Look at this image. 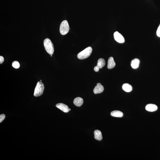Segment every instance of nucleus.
<instances>
[{
    "instance_id": "obj_1",
    "label": "nucleus",
    "mask_w": 160,
    "mask_h": 160,
    "mask_svg": "<svg viewBox=\"0 0 160 160\" xmlns=\"http://www.w3.org/2000/svg\"><path fill=\"white\" fill-rule=\"evenodd\" d=\"M44 45L47 52L49 54L52 55L54 52V48L53 43L48 38L44 40Z\"/></svg>"
},
{
    "instance_id": "obj_2",
    "label": "nucleus",
    "mask_w": 160,
    "mask_h": 160,
    "mask_svg": "<svg viewBox=\"0 0 160 160\" xmlns=\"http://www.w3.org/2000/svg\"><path fill=\"white\" fill-rule=\"evenodd\" d=\"M92 51V48L91 47L86 48L78 55V59L82 60L88 58L90 56Z\"/></svg>"
},
{
    "instance_id": "obj_3",
    "label": "nucleus",
    "mask_w": 160,
    "mask_h": 160,
    "mask_svg": "<svg viewBox=\"0 0 160 160\" xmlns=\"http://www.w3.org/2000/svg\"><path fill=\"white\" fill-rule=\"evenodd\" d=\"M44 90L43 84L41 82H38L35 89L34 95L35 97L40 96L43 93Z\"/></svg>"
},
{
    "instance_id": "obj_4",
    "label": "nucleus",
    "mask_w": 160,
    "mask_h": 160,
    "mask_svg": "<svg viewBox=\"0 0 160 160\" xmlns=\"http://www.w3.org/2000/svg\"><path fill=\"white\" fill-rule=\"evenodd\" d=\"M69 29V25L67 21L65 20L62 22L60 27V31L61 35H66L68 33Z\"/></svg>"
},
{
    "instance_id": "obj_5",
    "label": "nucleus",
    "mask_w": 160,
    "mask_h": 160,
    "mask_svg": "<svg viewBox=\"0 0 160 160\" xmlns=\"http://www.w3.org/2000/svg\"><path fill=\"white\" fill-rule=\"evenodd\" d=\"M105 65V62L104 59L100 58L98 60L97 65L94 68V71L95 72H99V69L102 68Z\"/></svg>"
},
{
    "instance_id": "obj_6",
    "label": "nucleus",
    "mask_w": 160,
    "mask_h": 160,
    "mask_svg": "<svg viewBox=\"0 0 160 160\" xmlns=\"http://www.w3.org/2000/svg\"><path fill=\"white\" fill-rule=\"evenodd\" d=\"M114 39L117 42L120 43H123L125 42V39L123 36L118 31H116L114 34Z\"/></svg>"
},
{
    "instance_id": "obj_7",
    "label": "nucleus",
    "mask_w": 160,
    "mask_h": 160,
    "mask_svg": "<svg viewBox=\"0 0 160 160\" xmlns=\"http://www.w3.org/2000/svg\"><path fill=\"white\" fill-rule=\"evenodd\" d=\"M56 107L65 113L69 112V108L68 106L63 103H58L56 105Z\"/></svg>"
},
{
    "instance_id": "obj_8",
    "label": "nucleus",
    "mask_w": 160,
    "mask_h": 160,
    "mask_svg": "<svg viewBox=\"0 0 160 160\" xmlns=\"http://www.w3.org/2000/svg\"><path fill=\"white\" fill-rule=\"evenodd\" d=\"M104 88L103 86L100 83H98L93 90V92L95 94L102 93L103 92Z\"/></svg>"
},
{
    "instance_id": "obj_9",
    "label": "nucleus",
    "mask_w": 160,
    "mask_h": 160,
    "mask_svg": "<svg viewBox=\"0 0 160 160\" xmlns=\"http://www.w3.org/2000/svg\"><path fill=\"white\" fill-rule=\"evenodd\" d=\"M157 106L155 104H149L146 106V110L150 112H153L157 110Z\"/></svg>"
},
{
    "instance_id": "obj_10",
    "label": "nucleus",
    "mask_w": 160,
    "mask_h": 160,
    "mask_svg": "<svg viewBox=\"0 0 160 160\" xmlns=\"http://www.w3.org/2000/svg\"><path fill=\"white\" fill-rule=\"evenodd\" d=\"M73 103L77 107H80L83 104V99L79 97L76 98L74 100Z\"/></svg>"
},
{
    "instance_id": "obj_11",
    "label": "nucleus",
    "mask_w": 160,
    "mask_h": 160,
    "mask_svg": "<svg viewBox=\"0 0 160 160\" xmlns=\"http://www.w3.org/2000/svg\"><path fill=\"white\" fill-rule=\"evenodd\" d=\"M115 63L114 61V58L112 57H110L108 58L107 64V68L109 69H113L115 67Z\"/></svg>"
},
{
    "instance_id": "obj_12",
    "label": "nucleus",
    "mask_w": 160,
    "mask_h": 160,
    "mask_svg": "<svg viewBox=\"0 0 160 160\" xmlns=\"http://www.w3.org/2000/svg\"><path fill=\"white\" fill-rule=\"evenodd\" d=\"M140 63V60L138 59L135 58L132 61L131 65L133 68L136 69L139 67Z\"/></svg>"
},
{
    "instance_id": "obj_13",
    "label": "nucleus",
    "mask_w": 160,
    "mask_h": 160,
    "mask_svg": "<svg viewBox=\"0 0 160 160\" xmlns=\"http://www.w3.org/2000/svg\"><path fill=\"white\" fill-rule=\"evenodd\" d=\"M94 138L96 140L101 141L102 139V133L99 130H96L94 132Z\"/></svg>"
},
{
    "instance_id": "obj_14",
    "label": "nucleus",
    "mask_w": 160,
    "mask_h": 160,
    "mask_svg": "<svg viewBox=\"0 0 160 160\" xmlns=\"http://www.w3.org/2000/svg\"><path fill=\"white\" fill-rule=\"evenodd\" d=\"M112 116L115 117H121L123 116V114L122 112L120 111L115 110L113 111L111 113Z\"/></svg>"
},
{
    "instance_id": "obj_15",
    "label": "nucleus",
    "mask_w": 160,
    "mask_h": 160,
    "mask_svg": "<svg viewBox=\"0 0 160 160\" xmlns=\"http://www.w3.org/2000/svg\"><path fill=\"white\" fill-rule=\"evenodd\" d=\"M122 89L124 91L127 92H130L132 90L133 87L129 84L126 83L123 85L122 86Z\"/></svg>"
},
{
    "instance_id": "obj_16",
    "label": "nucleus",
    "mask_w": 160,
    "mask_h": 160,
    "mask_svg": "<svg viewBox=\"0 0 160 160\" xmlns=\"http://www.w3.org/2000/svg\"><path fill=\"white\" fill-rule=\"evenodd\" d=\"M12 65L13 67L16 69H18L20 67V65L18 61H15L12 63Z\"/></svg>"
},
{
    "instance_id": "obj_17",
    "label": "nucleus",
    "mask_w": 160,
    "mask_h": 160,
    "mask_svg": "<svg viewBox=\"0 0 160 160\" xmlns=\"http://www.w3.org/2000/svg\"><path fill=\"white\" fill-rule=\"evenodd\" d=\"M5 115L4 114H1L0 115V122L1 123L3 122V120L5 119Z\"/></svg>"
},
{
    "instance_id": "obj_18",
    "label": "nucleus",
    "mask_w": 160,
    "mask_h": 160,
    "mask_svg": "<svg viewBox=\"0 0 160 160\" xmlns=\"http://www.w3.org/2000/svg\"><path fill=\"white\" fill-rule=\"evenodd\" d=\"M156 35L158 37H160V24L156 31Z\"/></svg>"
},
{
    "instance_id": "obj_19",
    "label": "nucleus",
    "mask_w": 160,
    "mask_h": 160,
    "mask_svg": "<svg viewBox=\"0 0 160 160\" xmlns=\"http://www.w3.org/2000/svg\"><path fill=\"white\" fill-rule=\"evenodd\" d=\"M4 58L2 56H0V64H1L4 62Z\"/></svg>"
},
{
    "instance_id": "obj_20",
    "label": "nucleus",
    "mask_w": 160,
    "mask_h": 160,
    "mask_svg": "<svg viewBox=\"0 0 160 160\" xmlns=\"http://www.w3.org/2000/svg\"><path fill=\"white\" fill-rule=\"evenodd\" d=\"M69 111H70L71 110V109H70V108H69Z\"/></svg>"
},
{
    "instance_id": "obj_21",
    "label": "nucleus",
    "mask_w": 160,
    "mask_h": 160,
    "mask_svg": "<svg viewBox=\"0 0 160 160\" xmlns=\"http://www.w3.org/2000/svg\"><path fill=\"white\" fill-rule=\"evenodd\" d=\"M51 57H52V55H51Z\"/></svg>"
},
{
    "instance_id": "obj_22",
    "label": "nucleus",
    "mask_w": 160,
    "mask_h": 160,
    "mask_svg": "<svg viewBox=\"0 0 160 160\" xmlns=\"http://www.w3.org/2000/svg\"><path fill=\"white\" fill-rule=\"evenodd\" d=\"M41 81H42V80H40V82H41Z\"/></svg>"
}]
</instances>
